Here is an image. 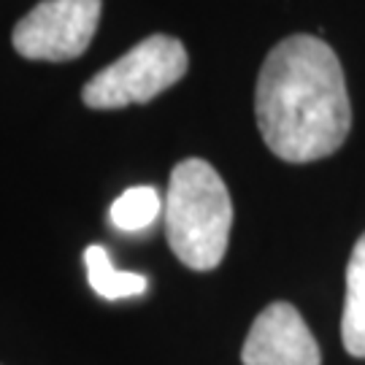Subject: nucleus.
I'll return each mask as SVG.
<instances>
[{
	"instance_id": "f257e3e1",
	"label": "nucleus",
	"mask_w": 365,
	"mask_h": 365,
	"mask_svg": "<svg viewBox=\"0 0 365 365\" xmlns=\"http://www.w3.org/2000/svg\"><path fill=\"white\" fill-rule=\"evenodd\" d=\"M255 114L262 141L287 163H312L341 149L352 106L336 52L314 36L279 41L257 76Z\"/></svg>"
},
{
	"instance_id": "f03ea898",
	"label": "nucleus",
	"mask_w": 365,
	"mask_h": 365,
	"mask_svg": "<svg viewBox=\"0 0 365 365\" xmlns=\"http://www.w3.org/2000/svg\"><path fill=\"white\" fill-rule=\"evenodd\" d=\"M165 233L173 255L192 271L217 268L227 252L233 203L222 176L206 160H182L170 170Z\"/></svg>"
},
{
	"instance_id": "7ed1b4c3",
	"label": "nucleus",
	"mask_w": 365,
	"mask_h": 365,
	"mask_svg": "<svg viewBox=\"0 0 365 365\" xmlns=\"http://www.w3.org/2000/svg\"><path fill=\"white\" fill-rule=\"evenodd\" d=\"M190 57L179 38L173 36H149L138 41L117 63L84 84L81 101L90 108H125L146 103L160 92L170 90L187 73Z\"/></svg>"
},
{
	"instance_id": "20e7f679",
	"label": "nucleus",
	"mask_w": 365,
	"mask_h": 365,
	"mask_svg": "<svg viewBox=\"0 0 365 365\" xmlns=\"http://www.w3.org/2000/svg\"><path fill=\"white\" fill-rule=\"evenodd\" d=\"M101 0H43L14 27V49L27 60L68 63L90 49Z\"/></svg>"
},
{
	"instance_id": "39448f33",
	"label": "nucleus",
	"mask_w": 365,
	"mask_h": 365,
	"mask_svg": "<svg viewBox=\"0 0 365 365\" xmlns=\"http://www.w3.org/2000/svg\"><path fill=\"white\" fill-rule=\"evenodd\" d=\"M241 360L244 365H322V354L298 309L276 300L252 322Z\"/></svg>"
},
{
	"instance_id": "423d86ee",
	"label": "nucleus",
	"mask_w": 365,
	"mask_h": 365,
	"mask_svg": "<svg viewBox=\"0 0 365 365\" xmlns=\"http://www.w3.org/2000/svg\"><path fill=\"white\" fill-rule=\"evenodd\" d=\"M341 339L346 352L365 360V233L357 238L346 265V300L341 314Z\"/></svg>"
},
{
	"instance_id": "0eeeda50",
	"label": "nucleus",
	"mask_w": 365,
	"mask_h": 365,
	"mask_svg": "<svg viewBox=\"0 0 365 365\" xmlns=\"http://www.w3.org/2000/svg\"><path fill=\"white\" fill-rule=\"evenodd\" d=\"M84 265H87V279L90 287L106 300H122V298H138L149 289V279L130 271H119L111 262V255L106 247L92 244L84 252Z\"/></svg>"
},
{
	"instance_id": "6e6552de",
	"label": "nucleus",
	"mask_w": 365,
	"mask_h": 365,
	"mask_svg": "<svg viewBox=\"0 0 365 365\" xmlns=\"http://www.w3.org/2000/svg\"><path fill=\"white\" fill-rule=\"evenodd\" d=\"M165 200L155 187H130L111 203V222L125 233H141L163 214Z\"/></svg>"
}]
</instances>
